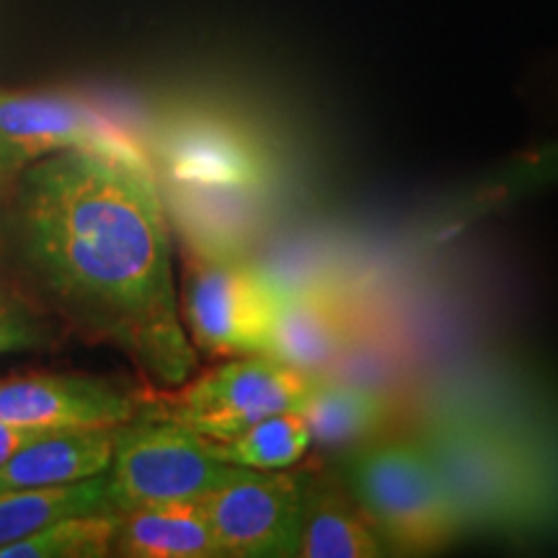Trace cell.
Listing matches in <instances>:
<instances>
[{"mask_svg": "<svg viewBox=\"0 0 558 558\" xmlns=\"http://www.w3.org/2000/svg\"><path fill=\"white\" fill-rule=\"evenodd\" d=\"M13 186V243L60 308L150 378H190L163 205L135 150H54Z\"/></svg>", "mask_w": 558, "mask_h": 558, "instance_id": "1", "label": "cell"}, {"mask_svg": "<svg viewBox=\"0 0 558 558\" xmlns=\"http://www.w3.org/2000/svg\"><path fill=\"white\" fill-rule=\"evenodd\" d=\"M463 525L512 527L538 514V469L512 439L486 424L442 422L422 445Z\"/></svg>", "mask_w": 558, "mask_h": 558, "instance_id": "2", "label": "cell"}, {"mask_svg": "<svg viewBox=\"0 0 558 558\" xmlns=\"http://www.w3.org/2000/svg\"><path fill=\"white\" fill-rule=\"evenodd\" d=\"M347 476L360 512L399 548H439L463 527L422 445H367L349 458Z\"/></svg>", "mask_w": 558, "mask_h": 558, "instance_id": "3", "label": "cell"}, {"mask_svg": "<svg viewBox=\"0 0 558 558\" xmlns=\"http://www.w3.org/2000/svg\"><path fill=\"white\" fill-rule=\"evenodd\" d=\"M239 473L207 450V439L173 418L122 424L107 469L111 512L202 499Z\"/></svg>", "mask_w": 558, "mask_h": 558, "instance_id": "4", "label": "cell"}, {"mask_svg": "<svg viewBox=\"0 0 558 558\" xmlns=\"http://www.w3.org/2000/svg\"><path fill=\"white\" fill-rule=\"evenodd\" d=\"M316 375L300 373L269 354L209 369L166 407V418L207 439H228L271 414L303 411Z\"/></svg>", "mask_w": 558, "mask_h": 558, "instance_id": "5", "label": "cell"}, {"mask_svg": "<svg viewBox=\"0 0 558 558\" xmlns=\"http://www.w3.org/2000/svg\"><path fill=\"white\" fill-rule=\"evenodd\" d=\"M277 295L267 279L239 262L197 256L181 292V316L192 344L218 357L264 352Z\"/></svg>", "mask_w": 558, "mask_h": 558, "instance_id": "6", "label": "cell"}, {"mask_svg": "<svg viewBox=\"0 0 558 558\" xmlns=\"http://www.w3.org/2000/svg\"><path fill=\"white\" fill-rule=\"evenodd\" d=\"M226 556H298L303 525L300 478L277 471L239 469L199 499Z\"/></svg>", "mask_w": 558, "mask_h": 558, "instance_id": "7", "label": "cell"}, {"mask_svg": "<svg viewBox=\"0 0 558 558\" xmlns=\"http://www.w3.org/2000/svg\"><path fill=\"white\" fill-rule=\"evenodd\" d=\"M65 148L132 150L122 135L81 104L60 96L0 90V186Z\"/></svg>", "mask_w": 558, "mask_h": 558, "instance_id": "8", "label": "cell"}, {"mask_svg": "<svg viewBox=\"0 0 558 558\" xmlns=\"http://www.w3.org/2000/svg\"><path fill=\"white\" fill-rule=\"evenodd\" d=\"M135 401L88 375H19L0 380V418L19 427L58 432L120 427L135 418Z\"/></svg>", "mask_w": 558, "mask_h": 558, "instance_id": "9", "label": "cell"}, {"mask_svg": "<svg viewBox=\"0 0 558 558\" xmlns=\"http://www.w3.org/2000/svg\"><path fill=\"white\" fill-rule=\"evenodd\" d=\"M352 339L347 303L329 288H300L277 295V313L267 349L300 373L320 375L333 365Z\"/></svg>", "mask_w": 558, "mask_h": 558, "instance_id": "10", "label": "cell"}, {"mask_svg": "<svg viewBox=\"0 0 558 558\" xmlns=\"http://www.w3.org/2000/svg\"><path fill=\"white\" fill-rule=\"evenodd\" d=\"M120 427L41 432L0 465V488L68 486L99 476L111 465Z\"/></svg>", "mask_w": 558, "mask_h": 558, "instance_id": "11", "label": "cell"}, {"mask_svg": "<svg viewBox=\"0 0 558 558\" xmlns=\"http://www.w3.org/2000/svg\"><path fill=\"white\" fill-rule=\"evenodd\" d=\"M111 556L220 558L226 556L199 499L163 501L117 514Z\"/></svg>", "mask_w": 558, "mask_h": 558, "instance_id": "12", "label": "cell"}, {"mask_svg": "<svg viewBox=\"0 0 558 558\" xmlns=\"http://www.w3.org/2000/svg\"><path fill=\"white\" fill-rule=\"evenodd\" d=\"M166 163L181 186L233 192L241 199L264 181V163L246 137L220 128L179 130Z\"/></svg>", "mask_w": 558, "mask_h": 558, "instance_id": "13", "label": "cell"}, {"mask_svg": "<svg viewBox=\"0 0 558 558\" xmlns=\"http://www.w3.org/2000/svg\"><path fill=\"white\" fill-rule=\"evenodd\" d=\"M303 525L298 556L305 558H369L383 556L369 522L337 488L316 478H300Z\"/></svg>", "mask_w": 558, "mask_h": 558, "instance_id": "14", "label": "cell"}, {"mask_svg": "<svg viewBox=\"0 0 558 558\" xmlns=\"http://www.w3.org/2000/svg\"><path fill=\"white\" fill-rule=\"evenodd\" d=\"M99 512H111L107 471L68 486L0 488V548L58 520Z\"/></svg>", "mask_w": 558, "mask_h": 558, "instance_id": "15", "label": "cell"}, {"mask_svg": "<svg viewBox=\"0 0 558 558\" xmlns=\"http://www.w3.org/2000/svg\"><path fill=\"white\" fill-rule=\"evenodd\" d=\"M311 429V439L324 448H347L365 442L380 429L386 407L375 393L352 383H333L316 375L311 396L300 411Z\"/></svg>", "mask_w": 558, "mask_h": 558, "instance_id": "16", "label": "cell"}, {"mask_svg": "<svg viewBox=\"0 0 558 558\" xmlns=\"http://www.w3.org/2000/svg\"><path fill=\"white\" fill-rule=\"evenodd\" d=\"M207 439V437H205ZM311 429L303 414H271L228 439H207V450L228 465L251 471H284L311 448Z\"/></svg>", "mask_w": 558, "mask_h": 558, "instance_id": "17", "label": "cell"}, {"mask_svg": "<svg viewBox=\"0 0 558 558\" xmlns=\"http://www.w3.org/2000/svg\"><path fill=\"white\" fill-rule=\"evenodd\" d=\"M117 514H75L0 548V558H101L111 556Z\"/></svg>", "mask_w": 558, "mask_h": 558, "instance_id": "18", "label": "cell"}, {"mask_svg": "<svg viewBox=\"0 0 558 558\" xmlns=\"http://www.w3.org/2000/svg\"><path fill=\"white\" fill-rule=\"evenodd\" d=\"M45 331H41L32 318L0 305V354L37 349L45 344Z\"/></svg>", "mask_w": 558, "mask_h": 558, "instance_id": "19", "label": "cell"}, {"mask_svg": "<svg viewBox=\"0 0 558 558\" xmlns=\"http://www.w3.org/2000/svg\"><path fill=\"white\" fill-rule=\"evenodd\" d=\"M39 435H41V429L19 427V424H11V422H5V418H0V465L9 463V460L16 456V452L24 448L26 442H32V439Z\"/></svg>", "mask_w": 558, "mask_h": 558, "instance_id": "20", "label": "cell"}]
</instances>
